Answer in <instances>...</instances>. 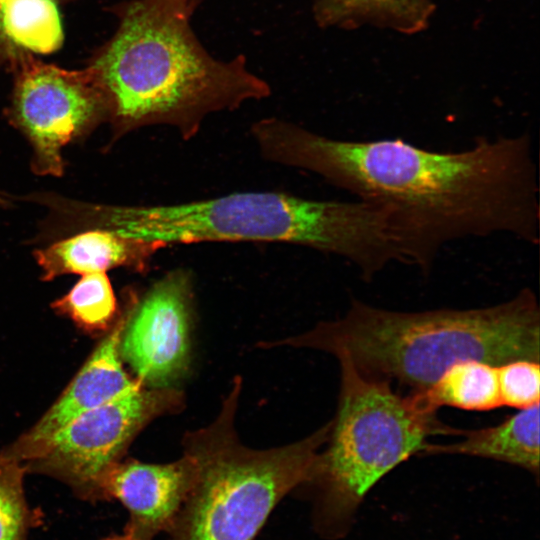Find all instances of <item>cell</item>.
Returning <instances> with one entry per match:
<instances>
[{
	"instance_id": "obj_1",
	"label": "cell",
	"mask_w": 540,
	"mask_h": 540,
	"mask_svg": "<svg viewBox=\"0 0 540 540\" xmlns=\"http://www.w3.org/2000/svg\"><path fill=\"white\" fill-rule=\"evenodd\" d=\"M251 135L271 162L313 172L382 213L400 262L428 274L448 245L508 235L539 242V183L531 137H477L459 151L401 138L343 140L275 117Z\"/></svg>"
},
{
	"instance_id": "obj_2",
	"label": "cell",
	"mask_w": 540,
	"mask_h": 540,
	"mask_svg": "<svg viewBox=\"0 0 540 540\" xmlns=\"http://www.w3.org/2000/svg\"><path fill=\"white\" fill-rule=\"evenodd\" d=\"M189 0H131L116 8L118 26L89 66L109 105L117 140L138 128L166 125L190 140L211 114L271 95L244 55L212 56L191 26Z\"/></svg>"
},
{
	"instance_id": "obj_3",
	"label": "cell",
	"mask_w": 540,
	"mask_h": 540,
	"mask_svg": "<svg viewBox=\"0 0 540 540\" xmlns=\"http://www.w3.org/2000/svg\"><path fill=\"white\" fill-rule=\"evenodd\" d=\"M83 226L156 242H281L340 256L366 281L400 262L383 215L360 201L312 200L287 193L238 192L178 204L84 202Z\"/></svg>"
},
{
	"instance_id": "obj_4",
	"label": "cell",
	"mask_w": 540,
	"mask_h": 540,
	"mask_svg": "<svg viewBox=\"0 0 540 540\" xmlns=\"http://www.w3.org/2000/svg\"><path fill=\"white\" fill-rule=\"evenodd\" d=\"M278 345L346 356L367 375L421 392L460 361L495 366L517 359L539 361L540 312L528 288L507 302L466 310L400 312L353 300L339 320L262 344Z\"/></svg>"
},
{
	"instance_id": "obj_5",
	"label": "cell",
	"mask_w": 540,
	"mask_h": 540,
	"mask_svg": "<svg viewBox=\"0 0 540 540\" xmlns=\"http://www.w3.org/2000/svg\"><path fill=\"white\" fill-rule=\"evenodd\" d=\"M241 388L235 376L214 421L182 439L196 475L170 540H253L280 500L314 477L331 423L295 443L249 448L234 427Z\"/></svg>"
},
{
	"instance_id": "obj_6",
	"label": "cell",
	"mask_w": 540,
	"mask_h": 540,
	"mask_svg": "<svg viewBox=\"0 0 540 540\" xmlns=\"http://www.w3.org/2000/svg\"><path fill=\"white\" fill-rule=\"evenodd\" d=\"M336 358L338 409L310 482L319 488L322 515L330 518L354 509L386 474L420 454L430 435L447 428L416 393L401 395L348 357Z\"/></svg>"
},
{
	"instance_id": "obj_7",
	"label": "cell",
	"mask_w": 540,
	"mask_h": 540,
	"mask_svg": "<svg viewBox=\"0 0 540 540\" xmlns=\"http://www.w3.org/2000/svg\"><path fill=\"white\" fill-rule=\"evenodd\" d=\"M8 119L31 147L34 174L61 177L64 148L108 122L109 105L89 65L68 70L33 58L16 71Z\"/></svg>"
},
{
	"instance_id": "obj_8",
	"label": "cell",
	"mask_w": 540,
	"mask_h": 540,
	"mask_svg": "<svg viewBox=\"0 0 540 540\" xmlns=\"http://www.w3.org/2000/svg\"><path fill=\"white\" fill-rule=\"evenodd\" d=\"M183 407L184 395L177 388L139 385L72 420L28 459L77 488L98 492L133 437L156 417Z\"/></svg>"
},
{
	"instance_id": "obj_9",
	"label": "cell",
	"mask_w": 540,
	"mask_h": 540,
	"mask_svg": "<svg viewBox=\"0 0 540 540\" xmlns=\"http://www.w3.org/2000/svg\"><path fill=\"white\" fill-rule=\"evenodd\" d=\"M193 281L178 268L166 273L132 301L119 353L144 387L175 388L191 361Z\"/></svg>"
},
{
	"instance_id": "obj_10",
	"label": "cell",
	"mask_w": 540,
	"mask_h": 540,
	"mask_svg": "<svg viewBox=\"0 0 540 540\" xmlns=\"http://www.w3.org/2000/svg\"><path fill=\"white\" fill-rule=\"evenodd\" d=\"M195 475V463L185 453L166 464L117 462L102 478L98 493L117 499L127 509L129 519L123 533L138 540H153L171 530Z\"/></svg>"
},
{
	"instance_id": "obj_11",
	"label": "cell",
	"mask_w": 540,
	"mask_h": 540,
	"mask_svg": "<svg viewBox=\"0 0 540 540\" xmlns=\"http://www.w3.org/2000/svg\"><path fill=\"white\" fill-rule=\"evenodd\" d=\"M126 312L60 398L22 438L13 457L28 459L53 434L75 418L142 385L124 370L119 353L129 309Z\"/></svg>"
},
{
	"instance_id": "obj_12",
	"label": "cell",
	"mask_w": 540,
	"mask_h": 540,
	"mask_svg": "<svg viewBox=\"0 0 540 540\" xmlns=\"http://www.w3.org/2000/svg\"><path fill=\"white\" fill-rule=\"evenodd\" d=\"M163 247L114 230L90 228L35 249L33 256L48 281L65 274L107 272L124 267L142 272Z\"/></svg>"
},
{
	"instance_id": "obj_13",
	"label": "cell",
	"mask_w": 540,
	"mask_h": 540,
	"mask_svg": "<svg viewBox=\"0 0 540 540\" xmlns=\"http://www.w3.org/2000/svg\"><path fill=\"white\" fill-rule=\"evenodd\" d=\"M445 435L461 440L449 444L426 442L422 455L460 454L487 458L539 472V404L520 409L501 423L475 430L448 426Z\"/></svg>"
},
{
	"instance_id": "obj_14",
	"label": "cell",
	"mask_w": 540,
	"mask_h": 540,
	"mask_svg": "<svg viewBox=\"0 0 540 540\" xmlns=\"http://www.w3.org/2000/svg\"><path fill=\"white\" fill-rule=\"evenodd\" d=\"M434 10L431 0H314L313 16L323 27L353 29L361 25L404 34L425 29Z\"/></svg>"
},
{
	"instance_id": "obj_15",
	"label": "cell",
	"mask_w": 540,
	"mask_h": 540,
	"mask_svg": "<svg viewBox=\"0 0 540 540\" xmlns=\"http://www.w3.org/2000/svg\"><path fill=\"white\" fill-rule=\"evenodd\" d=\"M417 393L433 410L450 406L467 411H488L502 406L497 366L480 360L453 364L427 390Z\"/></svg>"
},
{
	"instance_id": "obj_16",
	"label": "cell",
	"mask_w": 540,
	"mask_h": 540,
	"mask_svg": "<svg viewBox=\"0 0 540 540\" xmlns=\"http://www.w3.org/2000/svg\"><path fill=\"white\" fill-rule=\"evenodd\" d=\"M84 328L100 329L108 325L117 310L116 297L106 272L81 275L67 294L54 303Z\"/></svg>"
},
{
	"instance_id": "obj_17",
	"label": "cell",
	"mask_w": 540,
	"mask_h": 540,
	"mask_svg": "<svg viewBox=\"0 0 540 540\" xmlns=\"http://www.w3.org/2000/svg\"><path fill=\"white\" fill-rule=\"evenodd\" d=\"M22 476L18 459L0 456V540H27L37 520L25 500Z\"/></svg>"
},
{
	"instance_id": "obj_18",
	"label": "cell",
	"mask_w": 540,
	"mask_h": 540,
	"mask_svg": "<svg viewBox=\"0 0 540 540\" xmlns=\"http://www.w3.org/2000/svg\"><path fill=\"white\" fill-rule=\"evenodd\" d=\"M502 405L525 409L539 404V361L517 359L497 366Z\"/></svg>"
},
{
	"instance_id": "obj_19",
	"label": "cell",
	"mask_w": 540,
	"mask_h": 540,
	"mask_svg": "<svg viewBox=\"0 0 540 540\" xmlns=\"http://www.w3.org/2000/svg\"><path fill=\"white\" fill-rule=\"evenodd\" d=\"M14 0H0V74L2 72H16L23 64L30 61L32 58L26 57L15 49L6 41L2 32V17L6 9Z\"/></svg>"
},
{
	"instance_id": "obj_20",
	"label": "cell",
	"mask_w": 540,
	"mask_h": 540,
	"mask_svg": "<svg viewBox=\"0 0 540 540\" xmlns=\"http://www.w3.org/2000/svg\"><path fill=\"white\" fill-rule=\"evenodd\" d=\"M102 540H138V539H135V538L123 533L122 535L111 536V537L104 538Z\"/></svg>"
},
{
	"instance_id": "obj_21",
	"label": "cell",
	"mask_w": 540,
	"mask_h": 540,
	"mask_svg": "<svg viewBox=\"0 0 540 540\" xmlns=\"http://www.w3.org/2000/svg\"><path fill=\"white\" fill-rule=\"evenodd\" d=\"M58 2H72V1H78V0H57ZM192 7L196 10L198 6L204 1V0H189Z\"/></svg>"
},
{
	"instance_id": "obj_22",
	"label": "cell",
	"mask_w": 540,
	"mask_h": 540,
	"mask_svg": "<svg viewBox=\"0 0 540 540\" xmlns=\"http://www.w3.org/2000/svg\"><path fill=\"white\" fill-rule=\"evenodd\" d=\"M10 199L7 197V195L5 193H3L2 191H0V207H5L9 204V201Z\"/></svg>"
}]
</instances>
